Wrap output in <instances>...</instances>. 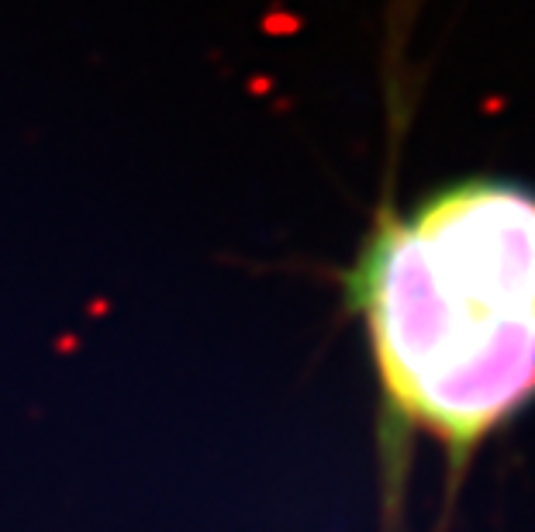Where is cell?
Listing matches in <instances>:
<instances>
[{
	"label": "cell",
	"mask_w": 535,
	"mask_h": 532,
	"mask_svg": "<svg viewBox=\"0 0 535 532\" xmlns=\"http://www.w3.org/2000/svg\"><path fill=\"white\" fill-rule=\"evenodd\" d=\"M380 394L384 501L401 505L418 439L449 494L480 446L535 401V187L470 177L380 204L342 273Z\"/></svg>",
	"instance_id": "obj_1"
}]
</instances>
